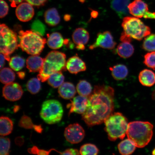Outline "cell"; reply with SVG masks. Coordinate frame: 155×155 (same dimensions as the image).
<instances>
[{
	"instance_id": "obj_13",
	"label": "cell",
	"mask_w": 155,
	"mask_h": 155,
	"mask_svg": "<svg viewBox=\"0 0 155 155\" xmlns=\"http://www.w3.org/2000/svg\"><path fill=\"white\" fill-rule=\"evenodd\" d=\"M88 101V97L81 95L74 98L71 103L67 105V108L69 109V116L73 113L79 114L84 113L86 109Z\"/></svg>"
},
{
	"instance_id": "obj_7",
	"label": "cell",
	"mask_w": 155,
	"mask_h": 155,
	"mask_svg": "<svg viewBox=\"0 0 155 155\" xmlns=\"http://www.w3.org/2000/svg\"><path fill=\"white\" fill-rule=\"evenodd\" d=\"M1 45L0 52L5 55L7 61H10L9 55L19 47L17 34L5 24L1 25Z\"/></svg>"
},
{
	"instance_id": "obj_43",
	"label": "cell",
	"mask_w": 155,
	"mask_h": 155,
	"mask_svg": "<svg viewBox=\"0 0 155 155\" xmlns=\"http://www.w3.org/2000/svg\"><path fill=\"white\" fill-rule=\"evenodd\" d=\"M17 74L18 75V77L21 79H23L25 77V73L24 72H19L17 73Z\"/></svg>"
},
{
	"instance_id": "obj_5",
	"label": "cell",
	"mask_w": 155,
	"mask_h": 155,
	"mask_svg": "<svg viewBox=\"0 0 155 155\" xmlns=\"http://www.w3.org/2000/svg\"><path fill=\"white\" fill-rule=\"evenodd\" d=\"M104 130L107 133L108 139L115 141L117 139L123 140L127 135L129 123L123 114L114 112L104 122Z\"/></svg>"
},
{
	"instance_id": "obj_4",
	"label": "cell",
	"mask_w": 155,
	"mask_h": 155,
	"mask_svg": "<svg viewBox=\"0 0 155 155\" xmlns=\"http://www.w3.org/2000/svg\"><path fill=\"white\" fill-rule=\"evenodd\" d=\"M19 47L23 51L32 55H39L46 42L41 35L33 30H21L18 32Z\"/></svg>"
},
{
	"instance_id": "obj_3",
	"label": "cell",
	"mask_w": 155,
	"mask_h": 155,
	"mask_svg": "<svg viewBox=\"0 0 155 155\" xmlns=\"http://www.w3.org/2000/svg\"><path fill=\"white\" fill-rule=\"evenodd\" d=\"M66 58L65 54L61 52L52 51L48 53L44 59L43 67L38 75L39 80L45 82L53 74L65 71Z\"/></svg>"
},
{
	"instance_id": "obj_34",
	"label": "cell",
	"mask_w": 155,
	"mask_h": 155,
	"mask_svg": "<svg viewBox=\"0 0 155 155\" xmlns=\"http://www.w3.org/2000/svg\"><path fill=\"white\" fill-rule=\"evenodd\" d=\"M142 48L147 51H155V34H150L144 38Z\"/></svg>"
},
{
	"instance_id": "obj_2",
	"label": "cell",
	"mask_w": 155,
	"mask_h": 155,
	"mask_svg": "<svg viewBox=\"0 0 155 155\" xmlns=\"http://www.w3.org/2000/svg\"><path fill=\"white\" fill-rule=\"evenodd\" d=\"M153 126L148 121H134L129 123L127 133L128 138L139 148H143L150 142Z\"/></svg>"
},
{
	"instance_id": "obj_17",
	"label": "cell",
	"mask_w": 155,
	"mask_h": 155,
	"mask_svg": "<svg viewBox=\"0 0 155 155\" xmlns=\"http://www.w3.org/2000/svg\"><path fill=\"white\" fill-rule=\"evenodd\" d=\"M130 0H112L111 7L120 17H123L129 13L128 6Z\"/></svg>"
},
{
	"instance_id": "obj_25",
	"label": "cell",
	"mask_w": 155,
	"mask_h": 155,
	"mask_svg": "<svg viewBox=\"0 0 155 155\" xmlns=\"http://www.w3.org/2000/svg\"><path fill=\"white\" fill-rule=\"evenodd\" d=\"M118 149L121 155H130L133 153L137 147L128 138L121 141L118 145Z\"/></svg>"
},
{
	"instance_id": "obj_46",
	"label": "cell",
	"mask_w": 155,
	"mask_h": 155,
	"mask_svg": "<svg viewBox=\"0 0 155 155\" xmlns=\"http://www.w3.org/2000/svg\"><path fill=\"white\" fill-rule=\"evenodd\" d=\"M152 155H155V148L154 150H153L152 153Z\"/></svg>"
},
{
	"instance_id": "obj_35",
	"label": "cell",
	"mask_w": 155,
	"mask_h": 155,
	"mask_svg": "<svg viewBox=\"0 0 155 155\" xmlns=\"http://www.w3.org/2000/svg\"><path fill=\"white\" fill-rule=\"evenodd\" d=\"M10 147V139L1 137L0 138V155H9Z\"/></svg>"
},
{
	"instance_id": "obj_38",
	"label": "cell",
	"mask_w": 155,
	"mask_h": 155,
	"mask_svg": "<svg viewBox=\"0 0 155 155\" xmlns=\"http://www.w3.org/2000/svg\"><path fill=\"white\" fill-rule=\"evenodd\" d=\"M26 1L32 5L38 7L44 5L48 0H26Z\"/></svg>"
},
{
	"instance_id": "obj_8",
	"label": "cell",
	"mask_w": 155,
	"mask_h": 155,
	"mask_svg": "<svg viewBox=\"0 0 155 155\" xmlns=\"http://www.w3.org/2000/svg\"><path fill=\"white\" fill-rule=\"evenodd\" d=\"M63 114L62 105L59 101L49 100L43 102L40 115L42 120L48 124H54L61 120Z\"/></svg>"
},
{
	"instance_id": "obj_40",
	"label": "cell",
	"mask_w": 155,
	"mask_h": 155,
	"mask_svg": "<svg viewBox=\"0 0 155 155\" xmlns=\"http://www.w3.org/2000/svg\"><path fill=\"white\" fill-rule=\"evenodd\" d=\"M132 39L123 32H122L120 38V40L121 42H130V43L131 42Z\"/></svg>"
},
{
	"instance_id": "obj_37",
	"label": "cell",
	"mask_w": 155,
	"mask_h": 155,
	"mask_svg": "<svg viewBox=\"0 0 155 155\" xmlns=\"http://www.w3.org/2000/svg\"><path fill=\"white\" fill-rule=\"evenodd\" d=\"M1 4V13H0V17L1 18H3L7 15L9 11V7L7 3L4 0L0 1Z\"/></svg>"
},
{
	"instance_id": "obj_45",
	"label": "cell",
	"mask_w": 155,
	"mask_h": 155,
	"mask_svg": "<svg viewBox=\"0 0 155 155\" xmlns=\"http://www.w3.org/2000/svg\"><path fill=\"white\" fill-rule=\"evenodd\" d=\"M97 16V13L96 12L94 11L92 13V16L95 18V17H96Z\"/></svg>"
},
{
	"instance_id": "obj_44",
	"label": "cell",
	"mask_w": 155,
	"mask_h": 155,
	"mask_svg": "<svg viewBox=\"0 0 155 155\" xmlns=\"http://www.w3.org/2000/svg\"><path fill=\"white\" fill-rule=\"evenodd\" d=\"M152 98L153 100H155V88L153 91L152 93Z\"/></svg>"
},
{
	"instance_id": "obj_27",
	"label": "cell",
	"mask_w": 155,
	"mask_h": 155,
	"mask_svg": "<svg viewBox=\"0 0 155 155\" xmlns=\"http://www.w3.org/2000/svg\"><path fill=\"white\" fill-rule=\"evenodd\" d=\"M76 90L79 95L89 97L92 93V87L90 83L86 80H81L78 83Z\"/></svg>"
},
{
	"instance_id": "obj_10",
	"label": "cell",
	"mask_w": 155,
	"mask_h": 155,
	"mask_svg": "<svg viewBox=\"0 0 155 155\" xmlns=\"http://www.w3.org/2000/svg\"><path fill=\"white\" fill-rule=\"evenodd\" d=\"M64 136L66 139L72 144H78L84 139L85 133L84 129L78 123L71 124L65 130Z\"/></svg>"
},
{
	"instance_id": "obj_39",
	"label": "cell",
	"mask_w": 155,
	"mask_h": 155,
	"mask_svg": "<svg viewBox=\"0 0 155 155\" xmlns=\"http://www.w3.org/2000/svg\"><path fill=\"white\" fill-rule=\"evenodd\" d=\"M60 155H81L80 152L76 149L69 148L61 153Z\"/></svg>"
},
{
	"instance_id": "obj_29",
	"label": "cell",
	"mask_w": 155,
	"mask_h": 155,
	"mask_svg": "<svg viewBox=\"0 0 155 155\" xmlns=\"http://www.w3.org/2000/svg\"><path fill=\"white\" fill-rule=\"evenodd\" d=\"M18 125L25 129H34L38 133H41L42 130L41 126L34 125L30 118L25 115H23L21 118Z\"/></svg>"
},
{
	"instance_id": "obj_12",
	"label": "cell",
	"mask_w": 155,
	"mask_h": 155,
	"mask_svg": "<svg viewBox=\"0 0 155 155\" xmlns=\"http://www.w3.org/2000/svg\"><path fill=\"white\" fill-rule=\"evenodd\" d=\"M23 93L22 87L16 83L5 84L3 88V96L6 100L9 101H15L20 100Z\"/></svg>"
},
{
	"instance_id": "obj_15",
	"label": "cell",
	"mask_w": 155,
	"mask_h": 155,
	"mask_svg": "<svg viewBox=\"0 0 155 155\" xmlns=\"http://www.w3.org/2000/svg\"><path fill=\"white\" fill-rule=\"evenodd\" d=\"M66 68L70 73L75 74L86 71L87 69L84 62L77 56H73L68 59Z\"/></svg>"
},
{
	"instance_id": "obj_1",
	"label": "cell",
	"mask_w": 155,
	"mask_h": 155,
	"mask_svg": "<svg viewBox=\"0 0 155 155\" xmlns=\"http://www.w3.org/2000/svg\"><path fill=\"white\" fill-rule=\"evenodd\" d=\"M115 91L112 87L97 85L88 97L86 111L82 119L89 127L101 124L113 113Z\"/></svg>"
},
{
	"instance_id": "obj_47",
	"label": "cell",
	"mask_w": 155,
	"mask_h": 155,
	"mask_svg": "<svg viewBox=\"0 0 155 155\" xmlns=\"http://www.w3.org/2000/svg\"></svg>"
},
{
	"instance_id": "obj_32",
	"label": "cell",
	"mask_w": 155,
	"mask_h": 155,
	"mask_svg": "<svg viewBox=\"0 0 155 155\" xmlns=\"http://www.w3.org/2000/svg\"><path fill=\"white\" fill-rule=\"evenodd\" d=\"M99 150L96 145L87 143L82 145L79 152L81 155H98Z\"/></svg>"
},
{
	"instance_id": "obj_30",
	"label": "cell",
	"mask_w": 155,
	"mask_h": 155,
	"mask_svg": "<svg viewBox=\"0 0 155 155\" xmlns=\"http://www.w3.org/2000/svg\"><path fill=\"white\" fill-rule=\"evenodd\" d=\"M64 77L62 72L55 73L50 75L48 82L50 86L54 88H57L64 83Z\"/></svg>"
},
{
	"instance_id": "obj_20",
	"label": "cell",
	"mask_w": 155,
	"mask_h": 155,
	"mask_svg": "<svg viewBox=\"0 0 155 155\" xmlns=\"http://www.w3.org/2000/svg\"><path fill=\"white\" fill-rule=\"evenodd\" d=\"M138 78L139 82L143 86L150 87L155 84V73L150 70H143L139 73Z\"/></svg>"
},
{
	"instance_id": "obj_9",
	"label": "cell",
	"mask_w": 155,
	"mask_h": 155,
	"mask_svg": "<svg viewBox=\"0 0 155 155\" xmlns=\"http://www.w3.org/2000/svg\"><path fill=\"white\" fill-rule=\"evenodd\" d=\"M128 8L130 13L137 18L155 19V12L149 11L148 5L143 0H134Z\"/></svg>"
},
{
	"instance_id": "obj_31",
	"label": "cell",
	"mask_w": 155,
	"mask_h": 155,
	"mask_svg": "<svg viewBox=\"0 0 155 155\" xmlns=\"http://www.w3.org/2000/svg\"><path fill=\"white\" fill-rule=\"evenodd\" d=\"M38 78H34L28 81L26 84L27 90L32 94H35L39 92L41 89V84Z\"/></svg>"
},
{
	"instance_id": "obj_6",
	"label": "cell",
	"mask_w": 155,
	"mask_h": 155,
	"mask_svg": "<svg viewBox=\"0 0 155 155\" xmlns=\"http://www.w3.org/2000/svg\"><path fill=\"white\" fill-rule=\"evenodd\" d=\"M121 26L124 34L137 40H142L151 34L150 27L145 25L140 19L137 17H125Z\"/></svg>"
},
{
	"instance_id": "obj_42",
	"label": "cell",
	"mask_w": 155,
	"mask_h": 155,
	"mask_svg": "<svg viewBox=\"0 0 155 155\" xmlns=\"http://www.w3.org/2000/svg\"><path fill=\"white\" fill-rule=\"evenodd\" d=\"M1 69L3 68L5 64V60L6 59L5 56L3 54L1 53Z\"/></svg>"
},
{
	"instance_id": "obj_41",
	"label": "cell",
	"mask_w": 155,
	"mask_h": 155,
	"mask_svg": "<svg viewBox=\"0 0 155 155\" xmlns=\"http://www.w3.org/2000/svg\"><path fill=\"white\" fill-rule=\"evenodd\" d=\"M11 3L12 6L15 7L17 5L20 4V3H22L24 0H9Z\"/></svg>"
},
{
	"instance_id": "obj_19",
	"label": "cell",
	"mask_w": 155,
	"mask_h": 155,
	"mask_svg": "<svg viewBox=\"0 0 155 155\" xmlns=\"http://www.w3.org/2000/svg\"><path fill=\"white\" fill-rule=\"evenodd\" d=\"M76 90L72 83L66 82L64 83L59 87L58 93L61 97L69 100L74 97L76 94Z\"/></svg>"
},
{
	"instance_id": "obj_24",
	"label": "cell",
	"mask_w": 155,
	"mask_h": 155,
	"mask_svg": "<svg viewBox=\"0 0 155 155\" xmlns=\"http://www.w3.org/2000/svg\"><path fill=\"white\" fill-rule=\"evenodd\" d=\"M116 50L120 57L127 59L133 55L134 48L130 42H121L118 45Z\"/></svg>"
},
{
	"instance_id": "obj_18",
	"label": "cell",
	"mask_w": 155,
	"mask_h": 155,
	"mask_svg": "<svg viewBox=\"0 0 155 155\" xmlns=\"http://www.w3.org/2000/svg\"><path fill=\"white\" fill-rule=\"evenodd\" d=\"M44 59L38 55H31L26 60L27 68L30 72H39L43 67Z\"/></svg>"
},
{
	"instance_id": "obj_11",
	"label": "cell",
	"mask_w": 155,
	"mask_h": 155,
	"mask_svg": "<svg viewBox=\"0 0 155 155\" xmlns=\"http://www.w3.org/2000/svg\"><path fill=\"white\" fill-rule=\"evenodd\" d=\"M117 43L114 41L113 37L111 32L106 31L100 32L97 35L96 41L89 47L90 50H93L97 48L104 49H113Z\"/></svg>"
},
{
	"instance_id": "obj_26",
	"label": "cell",
	"mask_w": 155,
	"mask_h": 155,
	"mask_svg": "<svg viewBox=\"0 0 155 155\" xmlns=\"http://www.w3.org/2000/svg\"><path fill=\"white\" fill-rule=\"evenodd\" d=\"M13 127V122L6 116H2L0 119V134L5 136L10 134Z\"/></svg>"
},
{
	"instance_id": "obj_33",
	"label": "cell",
	"mask_w": 155,
	"mask_h": 155,
	"mask_svg": "<svg viewBox=\"0 0 155 155\" xmlns=\"http://www.w3.org/2000/svg\"><path fill=\"white\" fill-rule=\"evenodd\" d=\"M25 64V59L19 56H15L12 58L9 61L10 67L15 71L21 70L24 67Z\"/></svg>"
},
{
	"instance_id": "obj_21",
	"label": "cell",
	"mask_w": 155,
	"mask_h": 155,
	"mask_svg": "<svg viewBox=\"0 0 155 155\" xmlns=\"http://www.w3.org/2000/svg\"><path fill=\"white\" fill-rule=\"evenodd\" d=\"M111 75L116 80L121 81L125 79L128 74V70L126 66L119 64L109 68Z\"/></svg>"
},
{
	"instance_id": "obj_22",
	"label": "cell",
	"mask_w": 155,
	"mask_h": 155,
	"mask_svg": "<svg viewBox=\"0 0 155 155\" xmlns=\"http://www.w3.org/2000/svg\"><path fill=\"white\" fill-rule=\"evenodd\" d=\"M44 19L46 24L50 26H57L61 21V17L59 13L54 8L48 9L45 12Z\"/></svg>"
},
{
	"instance_id": "obj_28",
	"label": "cell",
	"mask_w": 155,
	"mask_h": 155,
	"mask_svg": "<svg viewBox=\"0 0 155 155\" xmlns=\"http://www.w3.org/2000/svg\"><path fill=\"white\" fill-rule=\"evenodd\" d=\"M15 79V74L12 70L8 68L1 69L0 79L3 84H6L13 82Z\"/></svg>"
},
{
	"instance_id": "obj_14",
	"label": "cell",
	"mask_w": 155,
	"mask_h": 155,
	"mask_svg": "<svg viewBox=\"0 0 155 155\" xmlns=\"http://www.w3.org/2000/svg\"><path fill=\"white\" fill-rule=\"evenodd\" d=\"M15 14L19 21L23 22H28L33 18L34 9L32 5L28 2L22 3L17 7Z\"/></svg>"
},
{
	"instance_id": "obj_36",
	"label": "cell",
	"mask_w": 155,
	"mask_h": 155,
	"mask_svg": "<svg viewBox=\"0 0 155 155\" xmlns=\"http://www.w3.org/2000/svg\"><path fill=\"white\" fill-rule=\"evenodd\" d=\"M144 64L147 67L155 69V51L150 52L144 56Z\"/></svg>"
},
{
	"instance_id": "obj_16",
	"label": "cell",
	"mask_w": 155,
	"mask_h": 155,
	"mask_svg": "<svg viewBox=\"0 0 155 155\" xmlns=\"http://www.w3.org/2000/svg\"><path fill=\"white\" fill-rule=\"evenodd\" d=\"M72 39L76 46H85L90 40V34L88 31L83 28L75 29L72 35Z\"/></svg>"
},
{
	"instance_id": "obj_23",
	"label": "cell",
	"mask_w": 155,
	"mask_h": 155,
	"mask_svg": "<svg viewBox=\"0 0 155 155\" xmlns=\"http://www.w3.org/2000/svg\"><path fill=\"white\" fill-rule=\"evenodd\" d=\"M64 43L62 36L59 32H55L48 35V45L50 48L54 50L61 48Z\"/></svg>"
}]
</instances>
